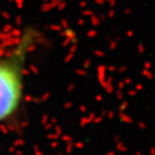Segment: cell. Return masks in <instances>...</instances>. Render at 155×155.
<instances>
[{"label": "cell", "instance_id": "obj_1", "mask_svg": "<svg viewBox=\"0 0 155 155\" xmlns=\"http://www.w3.org/2000/svg\"><path fill=\"white\" fill-rule=\"evenodd\" d=\"M37 39L34 29H26L14 48L0 57V122L12 116L21 104L25 65Z\"/></svg>", "mask_w": 155, "mask_h": 155}]
</instances>
